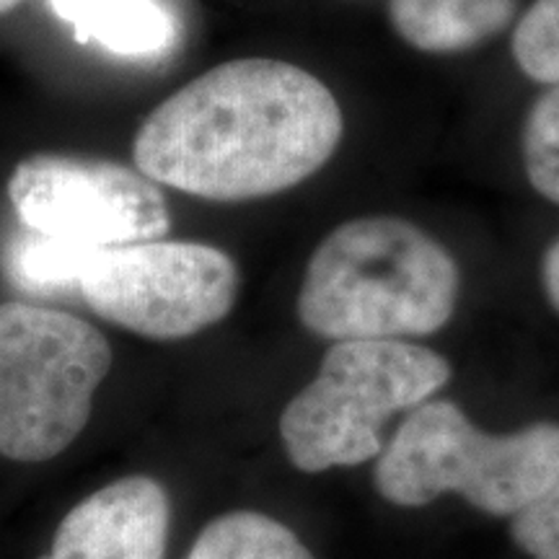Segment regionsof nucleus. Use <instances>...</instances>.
<instances>
[{
	"mask_svg": "<svg viewBox=\"0 0 559 559\" xmlns=\"http://www.w3.org/2000/svg\"><path fill=\"white\" fill-rule=\"evenodd\" d=\"M523 164L534 190L559 205V83L534 104L523 128Z\"/></svg>",
	"mask_w": 559,
	"mask_h": 559,
	"instance_id": "obj_13",
	"label": "nucleus"
},
{
	"mask_svg": "<svg viewBox=\"0 0 559 559\" xmlns=\"http://www.w3.org/2000/svg\"><path fill=\"white\" fill-rule=\"evenodd\" d=\"M19 3H21V0H0V16H5V13L16 9Z\"/></svg>",
	"mask_w": 559,
	"mask_h": 559,
	"instance_id": "obj_17",
	"label": "nucleus"
},
{
	"mask_svg": "<svg viewBox=\"0 0 559 559\" xmlns=\"http://www.w3.org/2000/svg\"><path fill=\"white\" fill-rule=\"evenodd\" d=\"M557 477V423L492 436L449 400H428L412 409L373 472L376 489L391 506L423 508L451 492L502 519L539 500Z\"/></svg>",
	"mask_w": 559,
	"mask_h": 559,
	"instance_id": "obj_3",
	"label": "nucleus"
},
{
	"mask_svg": "<svg viewBox=\"0 0 559 559\" xmlns=\"http://www.w3.org/2000/svg\"><path fill=\"white\" fill-rule=\"evenodd\" d=\"M111 347L94 324L29 304H0V453L60 456L86 428Z\"/></svg>",
	"mask_w": 559,
	"mask_h": 559,
	"instance_id": "obj_5",
	"label": "nucleus"
},
{
	"mask_svg": "<svg viewBox=\"0 0 559 559\" xmlns=\"http://www.w3.org/2000/svg\"><path fill=\"white\" fill-rule=\"evenodd\" d=\"M187 559H317L293 531L257 510H234L210 521Z\"/></svg>",
	"mask_w": 559,
	"mask_h": 559,
	"instance_id": "obj_11",
	"label": "nucleus"
},
{
	"mask_svg": "<svg viewBox=\"0 0 559 559\" xmlns=\"http://www.w3.org/2000/svg\"><path fill=\"white\" fill-rule=\"evenodd\" d=\"M513 58L528 79L559 83V0H536L513 34Z\"/></svg>",
	"mask_w": 559,
	"mask_h": 559,
	"instance_id": "obj_14",
	"label": "nucleus"
},
{
	"mask_svg": "<svg viewBox=\"0 0 559 559\" xmlns=\"http://www.w3.org/2000/svg\"><path fill=\"white\" fill-rule=\"evenodd\" d=\"M449 381L451 362L409 340L334 342L280 417L283 449L306 474L366 464L381 456L389 419L432 400Z\"/></svg>",
	"mask_w": 559,
	"mask_h": 559,
	"instance_id": "obj_4",
	"label": "nucleus"
},
{
	"mask_svg": "<svg viewBox=\"0 0 559 559\" xmlns=\"http://www.w3.org/2000/svg\"><path fill=\"white\" fill-rule=\"evenodd\" d=\"M239 285V267L221 249L153 239L96 251L79 290L111 324L148 340H185L226 319Z\"/></svg>",
	"mask_w": 559,
	"mask_h": 559,
	"instance_id": "obj_6",
	"label": "nucleus"
},
{
	"mask_svg": "<svg viewBox=\"0 0 559 559\" xmlns=\"http://www.w3.org/2000/svg\"><path fill=\"white\" fill-rule=\"evenodd\" d=\"M515 0H389L391 24L423 52L469 50L513 19Z\"/></svg>",
	"mask_w": 559,
	"mask_h": 559,
	"instance_id": "obj_9",
	"label": "nucleus"
},
{
	"mask_svg": "<svg viewBox=\"0 0 559 559\" xmlns=\"http://www.w3.org/2000/svg\"><path fill=\"white\" fill-rule=\"evenodd\" d=\"M169 513L156 479H117L70 510L41 559H164Z\"/></svg>",
	"mask_w": 559,
	"mask_h": 559,
	"instance_id": "obj_8",
	"label": "nucleus"
},
{
	"mask_svg": "<svg viewBox=\"0 0 559 559\" xmlns=\"http://www.w3.org/2000/svg\"><path fill=\"white\" fill-rule=\"evenodd\" d=\"M542 280H544V290H547L551 306L559 311V239L551 243L547 254H544Z\"/></svg>",
	"mask_w": 559,
	"mask_h": 559,
	"instance_id": "obj_16",
	"label": "nucleus"
},
{
	"mask_svg": "<svg viewBox=\"0 0 559 559\" xmlns=\"http://www.w3.org/2000/svg\"><path fill=\"white\" fill-rule=\"evenodd\" d=\"M345 120L330 88L272 58L223 62L160 102L135 135L138 169L215 202L285 192L337 151Z\"/></svg>",
	"mask_w": 559,
	"mask_h": 559,
	"instance_id": "obj_1",
	"label": "nucleus"
},
{
	"mask_svg": "<svg viewBox=\"0 0 559 559\" xmlns=\"http://www.w3.org/2000/svg\"><path fill=\"white\" fill-rule=\"evenodd\" d=\"M459 264L432 236L394 215L342 223L319 243L298 293V317L317 337L412 340L449 324Z\"/></svg>",
	"mask_w": 559,
	"mask_h": 559,
	"instance_id": "obj_2",
	"label": "nucleus"
},
{
	"mask_svg": "<svg viewBox=\"0 0 559 559\" xmlns=\"http://www.w3.org/2000/svg\"><path fill=\"white\" fill-rule=\"evenodd\" d=\"M81 41H99L115 55L143 58L171 45L174 24L156 0H50Z\"/></svg>",
	"mask_w": 559,
	"mask_h": 559,
	"instance_id": "obj_10",
	"label": "nucleus"
},
{
	"mask_svg": "<svg viewBox=\"0 0 559 559\" xmlns=\"http://www.w3.org/2000/svg\"><path fill=\"white\" fill-rule=\"evenodd\" d=\"M96 251L99 249L32 230L11 251V275L26 290L52 293L81 288V280Z\"/></svg>",
	"mask_w": 559,
	"mask_h": 559,
	"instance_id": "obj_12",
	"label": "nucleus"
},
{
	"mask_svg": "<svg viewBox=\"0 0 559 559\" xmlns=\"http://www.w3.org/2000/svg\"><path fill=\"white\" fill-rule=\"evenodd\" d=\"M24 226L91 249L153 241L169 230L158 185L115 160L37 153L9 179Z\"/></svg>",
	"mask_w": 559,
	"mask_h": 559,
	"instance_id": "obj_7",
	"label": "nucleus"
},
{
	"mask_svg": "<svg viewBox=\"0 0 559 559\" xmlns=\"http://www.w3.org/2000/svg\"><path fill=\"white\" fill-rule=\"evenodd\" d=\"M510 536L531 559H559V477L539 500L513 515Z\"/></svg>",
	"mask_w": 559,
	"mask_h": 559,
	"instance_id": "obj_15",
	"label": "nucleus"
}]
</instances>
